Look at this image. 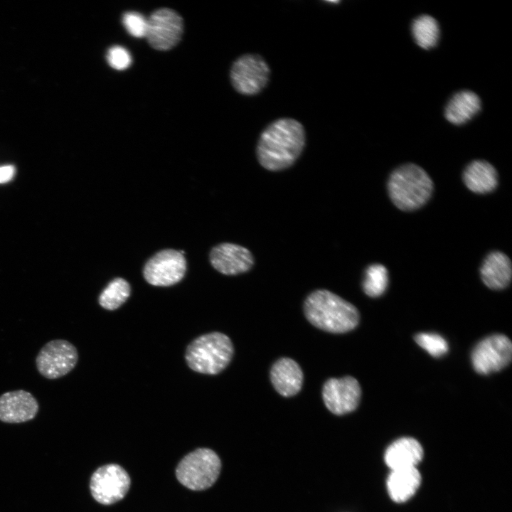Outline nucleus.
<instances>
[{"label": "nucleus", "mask_w": 512, "mask_h": 512, "mask_svg": "<svg viewBox=\"0 0 512 512\" xmlns=\"http://www.w3.org/2000/svg\"><path fill=\"white\" fill-rule=\"evenodd\" d=\"M303 125L292 118L278 119L261 133L256 156L259 164L270 171L292 166L301 155L306 142Z\"/></svg>", "instance_id": "obj_1"}, {"label": "nucleus", "mask_w": 512, "mask_h": 512, "mask_svg": "<svg viewBox=\"0 0 512 512\" xmlns=\"http://www.w3.org/2000/svg\"><path fill=\"white\" fill-rule=\"evenodd\" d=\"M304 311L312 325L331 333L350 331L359 321L357 309L327 289H316L309 294L304 301Z\"/></svg>", "instance_id": "obj_2"}, {"label": "nucleus", "mask_w": 512, "mask_h": 512, "mask_svg": "<svg viewBox=\"0 0 512 512\" xmlns=\"http://www.w3.org/2000/svg\"><path fill=\"white\" fill-rule=\"evenodd\" d=\"M388 191L393 203L405 211L416 210L430 198L433 183L427 172L419 166L407 164L399 166L390 174Z\"/></svg>", "instance_id": "obj_3"}, {"label": "nucleus", "mask_w": 512, "mask_h": 512, "mask_svg": "<svg viewBox=\"0 0 512 512\" xmlns=\"http://www.w3.org/2000/svg\"><path fill=\"white\" fill-rule=\"evenodd\" d=\"M233 352L230 338L221 332L214 331L192 341L186 348L185 359L193 371L215 375L228 366Z\"/></svg>", "instance_id": "obj_4"}, {"label": "nucleus", "mask_w": 512, "mask_h": 512, "mask_svg": "<svg viewBox=\"0 0 512 512\" xmlns=\"http://www.w3.org/2000/svg\"><path fill=\"white\" fill-rule=\"evenodd\" d=\"M221 470L218 455L208 448H199L186 454L176 469L178 481L193 491L206 490L218 479Z\"/></svg>", "instance_id": "obj_5"}, {"label": "nucleus", "mask_w": 512, "mask_h": 512, "mask_svg": "<svg viewBox=\"0 0 512 512\" xmlns=\"http://www.w3.org/2000/svg\"><path fill=\"white\" fill-rule=\"evenodd\" d=\"M79 356L76 347L64 339L47 342L36 357L38 373L49 380L60 378L76 366Z\"/></svg>", "instance_id": "obj_6"}, {"label": "nucleus", "mask_w": 512, "mask_h": 512, "mask_svg": "<svg viewBox=\"0 0 512 512\" xmlns=\"http://www.w3.org/2000/svg\"><path fill=\"white\" fill-rule=\"evenodd\" d=\"M270 68L262 56L247 53L235 60L230 69V80L237 92L253 95L267 85Z\"/></svg>", "instance_id": "obj_7"}, {"label": "nucleus", "mask_w": 512, "mask_h": 512, "mask_svg": "<svg viewBox=\"0 0 512 512\" xmlns=\"http://www.w3.org/2000/svg\"><path fill=\"white\" fill-rule=\"evenodd\" d=\"M131 479L124 468L116 464L98 468L92 475L90 488L92 497L103 505L122 500L127 494Z\"/></svg>", "instance_id": "obj_8"}, {"label": "nucleus", "mask_w": 512, "mask_h": 512, "mask_svg": "<svg viewBox=\"0 0 512 512\" xmlns=\"http://www.w3.org/2000/svg\"><path fill=\"white\" fill-rule=\"evenodd\" d=\"M186 271V260L179 251L162 250L153 255L145 264L143 275L150 284L169 287L179 282Z\"/></svg>", "instance_id": "obj_9"}, {"label": "nucleus", "mask_w": 512, "mask_h": 512, "mask_svg": "<svg viewBox=\"0 0 512 512\" xmlns=\"http://www.w3.org/2000/svg\"><path fill=\"white\" fill-rule=\"evenodd\" d=\"M511 357V340L503 334H494L477 343L471 353V362L478 373L486 375L506 367Z\"/></svg>", "instance_id": "obj_10"}, {"label": "nucleus", "mask_w": 512, "mask_h": 512, "mask_svg": "<svg viewBox=\"0 0 512 512\" xmlns=\"http://www.w3.org/2000/svg\"><path fill=\"white\" fill-rule=\"evenodd\" d=\"M182 33L183 20L170 9H158L147 19L145 37L156 50L171 49L180 41Z\"/></svg>", "instance_id": "obj_11"}, {"label": "nucleus", "mask_w": 512, "mask_h": 512, "mask_svg": "<svg viewBox=\"0 0 512 512\" xmlns=\"http://www.w3.org/2000/svg\"><path fill=\"white\" fill-rule=\"evenodd\" d=\"M361 395L359 383L351 376L330 378L326 381L322 389L326 407L336 415H343L355 410L359 404Z\"/></svg>", "instance_id": "obj_12"}, {"label": "nucleus", "mask_w": 512, "mask_h": 512, "mask_svg": "<svg viewBox=\"0 0 512 512\" xmlns=\"http://www.w3.org/2000/svg\"><path fill=\"white\" fill-rule=\"evenodd\" d=\"M209 257L213 268L225 275L245 273L255 265V258L251 251L235 243L223 242L214 246Z\"/></svg>", "instance_id": "obj_13"}, {"label": "nucleus", "mask_w": 512, "mask_h": 512, "mask_svg": "<svg viewBox=\"0 0 512 512\" xmlns=\"http://www.w3.org/2000/svg\"><path fill=\"white\" fill-rule=\"evenodd\" d=\"M38 411V402L28 391L16 390L0 395V421L3 422H25L35 418Z\"/></svg>", "instance_id": "obj_14"}, {"label": "nucleus", "mask_w": 512, "mask_h": 512, "mask_svg": "<svg viewBox=\"0 0 512 512\" xmlns=\"http://www.w3.org/2000/svg\"><path fill=\"white\" fill-rule=\"evenodd\" d=\"M270 379L277 393L284 397H291L300 391L303 373L293 359L281 358L272 366Z\"/></svg>", "instance_id": "obj_15"}, {"label": "nucleus", "mask_w": 512, "mask_h": 512, "mask_svg": "<svg viewBox=\"0 0 512 512\" xmlns=\"http://www.w3.org/2000/svg\"><path fill=\"white\" fill-rule=\"evenodd\" d=\"M423 454L422 447L417 440L412 437H401L388 447L384 460L392 470L415 467Z\"/></svg>", "instance_id": "obj_16"}, {"label": "nucleus", "mask_w": 512, "mask_h": 512, "mask_svg": "<svg viewBox=\"0 0 512 512\" xmlns=\"http://www.w3.org/2000/svg\"><path fill=\"white\" fill-rule=\"evenodd\" d=\"M480 274L482 281L489 288L494 290L503 289L511 282V260L501 252H492L484 260Z\"/></svg>", "instance_id": "obj_17"}, {"label": "nucleus", "mask_w": 512, "mask_h": 512, "mask_svg": "<svg viewBox=\"0 0 512 512\" xmlns=\"http://www.w3.org/2000/svg\"><path fill=\"white\" fill-rule=\"evenodd\" d=\"M421 480L416 467L392 470L387 479L388 494L395 502H405L416 492Z\"/></svg>", "instance_id": "obj_18"}, {"label": "nucleus", "mask_w": 512, "mask_h": 512, "mask_svg": "<svg viewBox=\"0 0 512 512\" xmlns=\"http://www.w3.org/2000/svg\"><path fill=\"white\" fill-rule=\"evenodd\" d=\"M463 180L470 191L484 194L496 188L498 175L495 168L489 162L475 160L464 169Z\"/></svg>", "instance_id": "obj_19"}, {"label": "nucleus", "mask_w": 512, "mask_h": 512, "mask_svg": "<svg viewBox=\"0 0 512 512\" xmlns=\"http://www.w3.org/2000/svg\"><path fill=\"white\" fill-rule=\"evenodd\" d=\"M481 109L479 96L470 90L454 94L445 108L447 119L454 124H462L470 120Z\"/></svg>", "instance_id": "obj_20"}, {"label": "nucleus", "mask_w": 512, "mask_h": 512, "mask_svg": "<svg viewBox=\"0 0 512 512\" xmlns=\"http://www.w3.org/2000/svg\"><path fill=\"white\" fill-rule=\"evenodd\" d=\"M412 32L417 44L424 49L434 47L439 39V27L437 21L431 16L422 15L415 18L412 24Z\"/></svg>", "instance_id": "obj_21"}, {"label": "nucleus", "mask_w": 512, "mask_h": 512, "mask_svg": "<svg viewBox=\"0 0 512 512\" xmlns=\"http://www.w3.org/2000/svg\"><path fill=\"white\" fill-rule=\"evenodd\" d=\"M131 287L127 280L117 277L112 280L98 298L100 305L107 310H115L129 298Z\"/></svg>", "instance_id": "obj_22"}, {"label": "nucleus", "mask_w": 512, "mask_h": 512, "mask_svg": "<svg viewBox=\"0 0 512 512\" xmlns=\"http://www.w3.org/2000/svg\"><path fill=\"white\" fill-rule=\"evenodd\" d=\"M388 284V270L380 264H373L368 266L364 274L363 289L369 297L381 296L387 289Z\"/></svg>", "instance_id": "obj_23"}, {"label": "nucleus", "mask_w": 512, "mask_h": 512, "mask_svg": "<svg viewBox=\"0 0 512 512\" xmlns=\"http://www.w3.org/2000/svg\"><path fill=\"white\" fill-rule=\"evenodd\" d=\"M416 343L432 356L440 357L448 351L447 341L434 333H420L415 336Z\"/></svg>", "instance_id": "obj_24"}, {"label": "nucleus", "mask_w": 512, "mask_h": 512, "mask_svg": "<svg viewBox=\"0 0 512 512\" xmlns=\"http://www.w3.org/2000/svg\"><path fill=\"white\" fill-rule=\"evenodd\" d=\"M122 23L127 32L136 37H145L147 19L142 14L135 11H129L122 16Z\"/></svg>", "instance_id": "obj_25"}, {"label": "nucleus", "mask_w": 512, "mask_h": 512, "mask_svg": "<svg viewBox=\"0 0 512 512\" xmlns=\"http://www.w3.org/2000/svg\"><path fill=\"white\" fill-rule=\"evenodd\" d=\"M109 65L114 69H127L132 63V58L127 49L119 46L111 47L107 54Z\"/></svg>", "instance_id": "obj_26"}, {"label": "nucleus", "mask_w": 512, "mask_h": 512, "mask_svg": "<svg viewBox=\"0 0 512 512\" xmlns=\"http://www.w3.org/2000/svg\"><path fill=\"white\" fill-rule=\"evenodd\" d=\"M15 168L12 165L0 166V183L11 181L15 174Z\"/></svg>", "instance_id": "obj_27"}]
</instances>
